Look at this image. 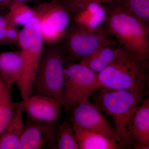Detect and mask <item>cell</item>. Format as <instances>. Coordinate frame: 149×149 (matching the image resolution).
I'll return each mask as SVG.
<instances>
[{
  "label": "cell",
  "instance_id": "5bb4252c",
  "mask_svg": "<svg viewBox=\"0 0 149 149\" xmlns=\"http://www.w3.org/2000/svg\"><path fill=\"white\" fill-rule=\"evenodd\" d=\"M72 124L79 149H117L121 147L117 141L103 134Z\"/></svg>",
  "mask_w": 149,
  "mask_h": 149
},
{
  "label": "cell",
  "instance_id": "8fae6325",
  "mask_svg": "<svg viewBox=\"0 0 149 149\" xmlns=\"http://www.w3.org/2000/svg\"><path fill=\"white\" fill-rule=\"evenodd\" d=\"M22 102L23 112L35 121L56 122L61 114V104L56 100L43 95H31Z\"/></svg>",
  "mask_w": 149,
  "mask_h": 149
},
{
  "label": "cell",
  "instance_id": "ba28073f",
  "mask_svg": "<svg viewBox=\"0 0 149 149\" xmlns=\"http://www.w3.org/2000/svg\"><path fill=\"white\" fill-rule=\"evenodd\" d=\"M64 76L63 106L68 110L88 100L93 91L100 89L98 74L81 63L65 65Z\"/></svg>",
  "mask_w": 149,
  "mask_h": 149
},
{
  "label": "cell",
  "instance_id": "d4e9b609",
  "mask_svg": "<svg viewBox=\"0 0 149 149\" xmlns=\"http://www.w3.org/2000/svg\"><path fill=\"white\" fill-rule=\"evenodd\" d=\"M12 0H0V6L8 8Z\"/></svg>",
  "mask_w": 149,
  "mask_h": 149
},
{
  "label": "cell",
  "instance_id": "d6986e66",
  "mask_svg": "<svg viewBox=\"0 0 149 149\" xmlns=\"http://www.w3.org/2000/svg\"><path fill=\"white\" fill-rule=\"evenodd\" d=\"M54 148L58 149H79L72 124L65 122L59 126Z\"/></svg>",
  "mask_w": 149,
  "mask_h": 149
},
{
  "label": "cell",
  "instance_id": "ac0fdd59",
  "mask_svg": "<svg viewBox=\"0 0 149 149\" xmlns=\"http://www.w3.org/2000/svg\"><path fill=\"white\" fill-rule=\"evenodd\" d=\"M19 103L12 101L11 88L6 84L0 94V135L13 116Z\"/></svg>",
  "mask_w": 149,
  "mask_h": 149
},
{
  "label": "cell",
  "instance_id": "2e32d148",
  "mask_svg": "<svg viewBox=\"0 0 149 149\" xmlns=\"http://www.w3.org/2000/svg\"><path fill=\"white\" fill-rule=\"evenodd\" d=\"M132 135L134 147L141 149L149 145V98L144 99L133 118Z\"/></svg>",
  "mask_w": 149,
  "mask_h": 149
},
{
  "label": "cell",
  "instance_id": "9a60e30c",
  "mask_svg": "<svg viewBox=\"0 0 149 149\" xmlns=\"http://www.w3.org/2000/svg\"><path fill=\"white\" fill-rule=\"evenodd\" d=\"M23 60L19 52H0V75L8 87L19 80L23 70Z\"/></svg>",
  "mask_w": 149,
  "mask_h": 149
},
{
  "label": "cell",
  "instance_id": "3957f363",
  "mask_svg": "<svg viewBox=\"0 0 149 149\" xmlns=\"http://www.w3.org/2000/svg\"><path fill=\"white\" fill-rule=\"evenodd\" d=\"M144 96L133 91L104 89L100 95V105L113 118L115 130L122 146H134L132 135L133 118Z\"/></svg>",
  "mask_w": 149,
  "mask_h": 149
},
{
  "label": "cell",
  "instance_id": "83f0119b",
  "mask_svg": "<svg viewBox=\"0 0 149 149\" xmlns=\"http://www.w3.org/2000/svg\"><path fill=\"white\" fill-rule=\"evenodd\" d=\"M14 1H17L22 2L25 3L27 2L34 1H39V0H14Z\"/></svg>",
  "mask_w": 149,
  "mask_h": 149
},
{
  "label": "cell",
  "instance_id": "30bf717a",
  "mask_svg": "<svg viewBox=\"0 0 149 149\" xmlns=\"http://www.w3.org/2000/svg\"><path fill=\"white\" fill-rule=\"evenodd\" d=\"M58 129L56 122L27 120L18 149H49L54 148Z\"/></svg>",
  "mask_w": 149,
  "mask_h": 149
},
{
  "label": "cell",
  "instance_id": "4fadbf2b",
  "mask_svg": "<svg viewBox=\"0 0 149 149\" xmlns=\"http://www.w3.org/2000/svg\"><path fill=\"white\" fill-rule=\"evenodd\" d=\"M125 50L119 44L107 45L100 48L80 62L98 74L114 62Z\"/></svg>",
  "mask_w": 149,
  "mask_h": 149
},
{
  "label": "cell",
  "instance_id": "7a4b0ae2",
  "mask_svg": "<svg viewBox=\"0 0 149 149\" xmlns=\"http://www.w3.org/2000/svg\"><path fill=\"white\" fill-rule=\"evenodd\" d=\"M100 87L125 90L146 95L149 62L125 50L112 64L98 74Z\"/></svg>",
  "mask_w": 149,
  "mask_h": 149
},
{
  "label": "cell",
  "instance_id": "9c48e42d",
  "mask_svg": "<svg viewBox=\"0 0 149 149\" xmlns=\"http://www.w3.org/2000/svg\"><path fill=\"white\" fill-rule=\"evenodd\" d=\"M71 109L72 124L101 133L121 144L115 130L109 125L99 109L88 99L76 104Z\"/></svg>",
  "mask_w": 149,
  "mask_h": 149
},
{
  "label": "cell",
  "instance_id": "f546056e",
  "mask_svg": "<svg viewBox=\"0 0 149 149\" xmlns=\"http://www.w3.org/2000/svg\"><path fill=\"white\" fill-rule=\"evenodd\" d=\"M57 1H61L62 0H57Z\"/></svg>",
  "mask_w": 149,
  "mask_h": 149
},
{
  "label": "cell",
  "instance_id": "8992f818",
  "mask_svg": "<svg viewBox=\"0 0 149 149\" xmlns=\"http://www.w3.org/2000/svg\"><path fill=\"white\" fill-rule=\"evenodd\" d=\"M63 40L64 56L80 61L104 46L118 44L106 27L90 30L74 23L70 26Z\"/></svg>",
  "mask_w": 149,
  "mask_h": 149
},
{
  "label": "cell",
  "instance_id": "277c9868",
  "mask_svg": "<svg viewBox=\"0 0 149 149\" xmlns=\"http://www.w3.org/2000/svg\"><path fill=\"white\" fill-rule=\"evenodd\" d=\"M18 42L24 66L17 84L22 100H24L32 95L44 53L40 22L36 16L20 31Z\"/></svg>",
  "mask_w": 149,
  "mask_h": 149
},
{
  "label": "cell",
  "instance_id": "f1b7e54d",
  "mask_svg": "<svg viewBox=\"0 0 149 149\" xmlns=\"http://www.w3.org/2000/svg\"><path fill=\"white\" fill-rule=\"evenodd\" d=\"M141 149H149V145L143 147Z\"/></svg>",
  "mask_w": 149,
  "mask_h": 149
},
{
  "label": "cell",
  "instance_id": "5b68a950",
  "mask_svg": "<svg viewBox=\"0 0 149 149\" xmlns=\"http://www.w3.org/2000/svg\"><path fill=\"white\" fill-rule=\"evenodd\" d=\"M64 57L62 49L58 47H52L44 53L33 89L36 94L52 98L62 106L65 92Z\"/></svg>",
  "mask_w": 149,
  "mask_h": 149
},
{
  "label": "cell",
  "instance_id": "6da1fadb",
  "mask_svg": "<svg viewBox=\"0 0 149 149\" xmlns=\"http://www.w3.org/2000/svg\"><path fill=\"white\" fill-rule=\"evenodd\" d=\"M105 27L120 45L149 62V26L120 2L107 5Z\"/></svg>",
  "mask_w": 149,
  "mask_h": 149
},
{
  "label": "cell",
  "instance_id": "44dd1931",
  "mask_svg": "<svg viewBox=\"0 0 149 149\" xmlns=\"http://www.w3.org/2000/svg\"><path fill=\"white\" fill-rule=\"evenodd\" d=\"M128 11L149 26V0H120Z\"/></svg>",
  "mask_w": 149,
  "mask_h": 149
},
{
  "label": "cell",
  "instance_id": "603a6c76",
  "mask_svg": "<svg viewBox=\"0 0 149 149\" xmlns=\"http://www.w3.org/2000/svg\"><path fill=\"white\" fill-rule=\"evenodd\" d=\"M6 44L18 42L20 31L17 27L8 13L6 14Z\"/></svg>",
  "mask_w": 149,
  "mask_h": 149
},
{
  "label": "cell",
  "instance_id": "e0dca14e",
  "mask_svg": "<svg viewBox=\"0 0 149 149\" xmlns=\"http://www.w3.org/2000/svg\"><path fill=\"white\" fill-rule=\"evenodd\" d=\"M23 112L22 102H19L13 116L0 135V149H18L25 128Z\"/></svg>",
  "mask_w": 149,
  "mask_h": 149
},
{
  "label": "cell",
  "instance_id": "cb8c5ba5",
  "mask_svg": "<svg viewBox=\"0 0 149 149\" xmlns=\"http://www.w3.org/2000/svg\"><path fill=\"white\" fill-rule=\"evenodd\" d=\"M6 14H0V45L6 44Z\"/></svg>",
  "mask_w": 149,
  "mask_h": 149
},
{
  "label": "cell",
  "instance_id": "7402d4cb",
  "mask_svg": "<svg viewBox=\"0 0 149 149\" xmlns=\"http://www.w3.org/2000/svg\"><path fill=\"white\" fill-rule=\"evenodd\" d=\"M62 2L69 11L71 16L88 3L96 1L106 5L120 2V0H62Z\"/></svg>",
  "mask_w": 149,
  "mask_h": 149
},
{
  "label": "cell",
  "instance_id": "7c38bea8",
  "mask_svg": "<svg viewBox=\"0 0 149 149\" xmlns=\"http://www.w3.org/2000/svg\"><path fill=\"white\" fill-rule=\"evenodd\" d=\"M107 16V5L96 1L88 3L72 16L74 24L90 30L105 27Z\"/></svg>",
  "mask_w": 149,
  "mask_h": 149
},
{
  "label": "cell",
  "instance_id": "4316f807",
  "mask_svg": "<svg viewBox=\"0 0 149 149\" xmlns=\"http://www.w3.org/2000/svg\"><path fill=\"white\" fill-rule=\"evenodd\" d=\"M146 95H147L148 96V97L149 98V79L148 80V83H147Z\"/></svg>",
  "mask_w": 149,
  "mask_h": 149
},
{
  "label": "cell",
  "instance_id": "484cf974",
  "mask_svg": "<svg viewBox=\"0 0 149 149\" xmlns=\"http://www.w3.org/2000/svg\"><path fill=\"white\" fill-rule=\"evenodd\" d=\"M6 84L2 80L1 78H0V94L3 91V89L5 86Z\"/></svg>",
  "mask_w": 149,
  "mask_h": 149
},
{
  "label": "cell",
  "instance_id": "52a82bcc",
  "mask_svg": "<svg viewBox=\"0 0 149 149\" xmlns=\"http://www.w3.org/2000/svg\"><path fill=\"white\" fill-rule=\"evenodd\" d=\"M33 9L40 22L44 42L52 45L64 40L72 16L63 3L53 0L39 4Z\"/></svg>",
  "mask_w": 149,
  "mask_h": 149
},
{
  "label": "cell",
  "instance_id": "ffe728a7",
  "mask_svg": "<svg viewBox=\"0 0 149 149\" xmlns=\"http://www.w3.org/2000/svg\"><path fill=\"white\" fill-rule=\"evenodd\" d=\"M8 8L9 14L17 25L24 27L35 17L33 9L25 3L12 0Z\"/></svg>",
  "mask_w": 149,
  "mask_h": 149
}]
</instances>
